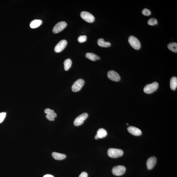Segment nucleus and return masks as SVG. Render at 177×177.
Wrapping results in <instances>:
<instances>
[{
  "mask_svg": "<svg viewBox=\"0 0 177 177\" xmlns=\"http://www.w3.org/2000/svg\"><path fill=\"white\" fill-rule=\"evenodd\" d=\"M67 26V24L65 22H59L54 26L53 29V32L54 34H57L65 29Z\"/></svg>",
  "mask_w": 177,
  "mask_h": 177,
  "instance_id": "8",
  "label": "nucleus"
},
{
  "mask_svg": "<svg viewBox=\"0 0 177 177\" xmlns=\"http://www.w3.org/2000/svg\"><path fill=\"white\" fill-rule=\"evenodd\" d=\"M52 156L54 159L58 160H61L65 159L66 158V155L65 154H62L56 152H53L52 153Z\"/></svg>",
  "mask_w": 177,
  "mask_h": 177,
  "instance_id": "15",
  "label": "nucleus"
},
{
  "mask_svg": "<svg viewBox=\"0 0 177 177\" xmlns=\"http://www.w3.org/2000/svg\"><path fill=\"white\" fill-rule=\"evenodd\" d=\"M123 154L122 150L115 148H110L108 151V154L109 157L113 158H117L122 156Z\"/></svg>",
  "mask_w": 177,
  "mask_h": 177,
  "instance_id": "1",
  "label": "nucleus"
},
{
  "mask_svg": "<svg viewBox=\"0 0 177 177\" xmlns=\"http://www.w3.org/2000/svg\"><path fill=\"white\" fill-rule=\"evenodd\" d=\"M87 39L86 36H80L78 38V41L80 43H83L86 41Z\"/></svg>",
  "mask_w": 177,
  "mask_h": 177,
  "instance_id": "23",
  "label": "nucleus"
},
{
  "mask_svg": "<svg viewBox=\"0 0 177 177\" xmlns=\"http://www.w3.org/2000/svg\"><path fill=\"white\" fill-rule=\"evenodd\" d=\"M88 115L86 113L82 114L76 117L74 121V124L75 126H79L82 124L84 121L87 118Z\"/></svg>",
  "mask_w": 177,
  "mask_h": 177,
  "instance_id": "7",
  "label": "nucleus"
},
{
  "mask_svg": "<svg viewBox=\"0 0 177 177\" xmlns=\"http://www.w3.org/2000/svg\"><path fill=\"white\" fill-rule=\"evenodd\" d=\"M79 177H88L87 173L86 172H83L80 174Z\"/></svg>",
  "mask_w": 177,
  "mask_h": 177,
  "instance_id": "26",
  "label": "nucleus"
},
{
  "mask_svg": "<svg viewBox=\"0 0 177 177\" xmlns=\"http://www.w3.org/2000/svg\"><path fill=\"white\" fill-rule=\"evenodd\" d=\"M142 13L144 15L149 16L151 14V12L150 10L147 9H144L142 11Z\"/></svg>",
  "mask_w": 177,
  "mask_h": 177,
  "instance_id": "24",
  "label": "nucleus"
},
{
  "mask_svg": "<svg viewBox=\"0 0 177 177\" xmlns=\"http://www.w3.org/2000/svg\"><path fill=\"white\" fill-rule=\"evenodd\" d=\"M129 43L131 46L134 49L138 50L140 49L141 44L138 39L134 36H130L129 38Z\"/></svg>",
  "mask_w": 177,
  "mask_h": 177,
  "instance_id": "2",
  "label": "nucleus"
},
{
  "mask_svg": "<svg viewBox=\"0 0 177 177\" xmlns=\"http://www.w3.org/2000/svg\"><path fill=\"white\" fill-rule=\"evenodd\" d=\"M85 81L83 80L79 79L75 81L73 84L72 89L74 92H77L81 89L84 84Z\"/></svg>",
  "mask_w": 177,
  "mask_h": 177,
  "instance_id": "4",
  "label": "nucleus"
},
{
  "mask_svg": "<svg viewBox=\"0 0 177 177\" xmlns=\"http://www.w3.org/2000/svg\"><path fill=\"white\" fill-rule=\"evenodd\" d=\"M6 112H2L0 113V123L3 122L6 117Z\"/></svg>",
  "mask_w": 177,
  "mask_h": 177,
  "instance_id": "25",
  "label": "nucleus"
},
{
  "mask_svg": "<svg viewBox=\"0 0 177 177\" xmlns=\"http://www.w3.org/2000/svg\"><path fill=\"white\" fill-rule=\"evenodd\" d=\"M107 76L108 78L112 81H118L121 80L119 75L114 70H111L109 71L107 73Z\"/></svg>",
  "mask_w": 177,
  "mask_h": 177,
  "instance_id": "10",
  "label": "nucleus"
},
{
  "mask_svg": "<svg viewBox=\"0 0 177 177\" xmlns=\"http://www.w3.org/2000/svg\"><path fill=\"white\" fill-rule=\"evenodd\" d=\"M86 57L87 59L92 61H95L96 60H100V57L96 54L91 53H88L86 54Z\"/></svg>",
  "mask_w": 177,
  "mask_h": 177,
  "instance_id": "14",
  "label": "nucleus"
},
{
  "mask_svg": "<svg viewBox=\"0 0 177 177\" xmlns=\"http://www.w3.org/2000/svg\"><path fill=\"white\" fill-rule=\"evenodd\" d=\"M72 65V61L70 59H68L64 61V69L65 70H68L70 68Z\"/></svg>",
  "mask_w": 177,
  "mask_h": 177,
  "instance_id": "20",
  "label": "nucleus"
},
{
  "mask_svg": "<svg viewBox=\"0 0 177 177\" xmlns=\"http://www.w3.org/2000/svg\"><path fill=\"white\" fill-rule=\"evenodd\" d=\"M158 87V84L157 82H154L146 86L144 89V91L146 94L152 93L156 91Z\"/></svg>",
  "mask_w": 177,
  "mask_h": 177,
  "instance_id": "3",
  "label": "nucleus"
},
{
  "mask_svg": "<svg viewBox=\"0 0 177 177\" xmlns=\"http://www.w3.org/2000/svg\"><path fill=\"white\" fill-rule=\"evenodd\" d=\"M67 42L66 40H62L60 41L57 44L54 48V51L56 53H59L62 51L67 45Z\"/></svg>",
  "mask_w": 177,
  "mask_h": 177,
  "instance_id": "9",
  "label": "nucleus"
},
{
  "mask_svg": "<svg viewBox=\"0 0 177 177\" xmlns=\"http://www.w3.org/2000/svg\"><path fill=\"white\" fill-rule=\"evenodd\" d=\"M148 24L149 25L153 26L158 24V21L157 19L154 18H151L148 20Z\"/></svg>",
  "mask_w": 177,
  "mask_h": 177,
  "instance_id": "22",
  "label": "nucleus"
},
{
  "mask_svg": "<svg viewBox=\"0 0 177 177\" xmlns=\"http://www.w3.org/2000/svg\"><path fill=\"white\" fill-rule=\"evenodd\" d=\"M98 138L99 137H98V136L97 134H96V136H95V139H98Z\"/></svg>",
  "mask_w": 177,
  "mask_h": 177,
  "instance_id": "29",
  "label": "nucleus"
},
{
  "mask_svg": "<svg viewBox=\"0 0 177 177\" xmlns=\"http://www.w3.org/2000/svg\"><path fill=\"white\" fill-rule=\"evenodd\" d=\"M129 132L133 135L140 136L142 134V132L139 129L133 126H130L128 129Z\"/></svg>",
  "mask_w": 177,
  "mask_h": 177,
  "instance_id": "12",
  "label": "nucleus"
},
{
  "mask_svg": "<svg viewBox=\"0 0 177 177\" xmlns=\"http://www.w3.org/2000/svg\"><path fill=\"white\" fill-rule=\"evenodd\" d=\"M46 117L47 118L48 120L50 121H54V118L51 116H50L48 115H47L46 116Z\"/></svg>",
  "mask_w": 177,
  "mask_h": 177,
  "instance_id": "27",
  "label": "nucleus"
},
{
  "mask_svg": "<svg viewBox=\"0 0 177 177\" xmlns=\"http://www.w3.org/2000/svg\"><path fill=\"white\" fill-rule=\"evenodd\" d=\"M43 177H54L53 175H50V174H47L44 176Z\"/></svg>",
  "mask_w": 177,
  "mask_h": 177,
  "instance_id": "28",
  "label": "nucleus"
},
{
  "mask_svg": "<svg viewBox=\"0 0 177 177\" xmlns=\"http://www.w3.org/2000/svg\"><path fill=\"white\" fill-rule=\"evenodd\" d=\"M97 44L99 46L102 47H108L111 45L110 42L105 41L102 38H100L98 40Z\"/></svg>",
  "mask_w": 177,
  "mask_h": 177,
  "instance_id": "13",
  "label": "nucleus"
},
{
  "mask_svg": "<svg viewBox=\"0 0 177 177\" xmlns=\"http://www.w3.org/2000/svg\"><path fill=\"white\" fill-rule=\"evenodd\" d=\"M126 170V168L124 166L118 165L114 167L112 169V172L114 175L121 176L124 174Z\"/></svg>",
  "mask_w": 177,
  "mask_h": 177,
  "instance_id": "6",
  "label": "nucleus"
},
{
  "mask_svg": "<svg viewBox=\"0 0 177 177\" xmlns=\"http://www.w3.org/2000/svg\"><path fill=\"white\" fill-rule=\"evenodd\" d=\"M80 16L87 23H91L94 22V17L91 13L86 11H82L80 13Z\"/></svg>",
  "mask_w": 177,
  "mask_h": 177,
  "instance_id": "5",
  "label": "nucleus"
},
{
  "mask_svg": "<svg viewBox=\"0 0 177 177\" xmlns=\"http://www.w3.org/2000/svg\"><path fill=\"white\" fill-rule=\"evenodd\" d=\"M97 134L99 138H101L106 137L107 134V131L103 128H101L97 131Z\"/></svg>",
  "mask_w": 177,
  "mask_h": 177,
  "instance_id": "18",
  "label": "nucleus"
},
{
  "mask_svg": "<svg viewBox=\"0 0 177 177\" xmlns=\"http://www.w3.org/2000/svg\"><path fill=\"white\" fill-rule=\"evenodd\" d=\"M42 21L41 20L36 19L32 21L30 24L31 28L34 29L38 28L42 24Z\"/></svg>",
  "mask_w": 177,
  "mask_h": 177,
  "instance_id": "16",
  "label": "nucleus"
},
{
  "mask_svg": "<svg viewBox=\"0 0 177 177\" xmlns=\"http://www.w3.org/2000/svg\"><path fill=\"white\" fill-rule=\"evenodd\" d=\"M157 158L154 157H152L147 160L146 164L147 168L148 169H153L156 164Z\"/></svg>",
  "mask_w": 177,
  "mask_h": 177,
  "instance_id": "11",
  "label": "nucleus"
},
{
  "mask_svg": "<svg viewBox=\"0 0 177 177\" xmlns=\"http://www.w3.org/2000/svg\"><path fill=\"white\" fill-rule=\"evenodd\" d=\"M168 47L171 51L174 53L177 52V44L176 43H169L168 45Z\"/></svg>",
  "mask_w": 177,
  "mask_h": 177,
  "instance_id": "19",
  "label": "nucleus"
},
{
  "mask_svg": "<svg viewBox=\"0 0 177 177\" xmlns=\"http://www.w3.org/2000/svg\"><path fill=\"white\" fill-rule=\"evenodd\" d=\"M170 86L171 89L175 90L177 87V78L176 77H173L171 79L170 82Z\"/></svg>",
  "mask_w": 177,
  "mask_h": 177,
  "instance_id": "17",
  "label": "nucleus"
},
{
  "mask_svg": "<svg viewBox=\"0 0 177 177\" xmlns=\"http://www.w3.org/2000/svg\"><path fill=\"white\" fill-rule=\"evenodd\" d=\"M127 124L128 125V124L127 123Z\"/></svg>",
  "mask_w": 177,
  "mask_h": 177,
  "instance_id": "30",
  "label": "nucleus"
},
{
  "mask_svg": "<svg viewBox=\"0 0 177 177\" xmlns=\"http://www.w3.org/2000/svg\"><path fill=\"white\" fill-rule=\"evenodd\" d=\"M44 112L45 114H47V115H50L52 117H54V118L56 117V114L54 112V110H51L49 108L46 109L45 111H44Z\"/></svg>",
  "mask_w": 177,
  "mask_h": 177,
  "instance_id": "21",
  "label": "nucleus"
}]
</instances>
